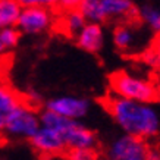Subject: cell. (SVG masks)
I'll list each match as a JSON object with an SVG mask.
<instances>
[{"mask_svg": "<svg viewBox=\"0 0 160 160\" xmlns=\"http://www.w3.org/2000/svg\"><path fill=\"white\" fill-rule=\"evenodd\" d=\"M41 126L40 113L24 98L8 116L5 125V138L29 140Z\"/></svg>", "mask_w": 160, "mask_h": 160, "instance_id": "3957f363", "label": "cell"}, {"mask_svg": "<svg viewBox=\"0 0 160 160\" xmlns=\"http://www.w3.org/2000/svg\"><path fill=\"white\" fill-rule=\"evenodd\" d=\"M22 6L18 0H0V28L16 27Z\"/></svg>", "mask_w": 160, "mask_h": 160, "instance_id": "4fadbf2b", "label": "cell"}, {"mask_svg": "<svg viewBox=\"0 0 160 160\" xmlns=\"http://www.w3.org/2000/svg\"><path fill=\"white\" fill-rule=\"evenodd\" d=\"M78 10L82 13L87 22L103 24L107 21L106 13H104L102 6V0H81Z\"/></svg>", "mask_w": 160, "mask_h": 160, "instance_id": "5bb4252c", "label": "cell"}, {"mask_svg": "<svg viewBox=\"0 0 160 160\" xmlns=\"http://www.w3.org/2000/svg\"><path fill=\"white\" fill-rule=\"evenodd\" d=\"M151 50H153L154 58H156V68L160 69V34L156 35L154 41L151 44Z\"/></svg>", "mask_w": 160, "mask_h": 160, "instance_id": "603a6c76", "label": "cell"}, {"mask_svg": "<svg viewBox=\"0 0 160 160\" xmlns=\"http://www.w3.org/2000/svg\"><path fill=\"white\" fill-rule=\"evenodd\" d=\"M65 144L68 150H78V148H96L97 147V135L96 132L88 129L78 121L73 126H71L66 132H63Z\"/></svg>", "mask_w": 160, "mask_h": 160, "instance_id": "ba28073f", "label": "cell"}, {"mask_svg": "<svg viewBox=\"0 0 160 160\" xmlns=\"http://www.w3.org/2000/svg\"><path fill=\"white\" fill-rule=\"evenodd\" d=\"M102 6L107 19H140L132 0H102Z\"/></svg>", "mask_w": 160, "mask_h": 160, "instance_id": "8fae6325", "label": "cell"}, {"mask_svg": "<svg viewBox=\"0 0 160 160\" xmlns=\"http://www.w3.org/2000/svg\"><path fill=\"white\" fill-rule=\"evenodd\" d=\"M22 8H28V6H41V8H54L58 0H18Z\"/></svg>", "mask_w": 160, "mask_h": 160, "instance_id": "ffe728a7", "label": "cell"}, {"mask_svg": "<svg viewBox=\"0 0 160 160\" xmlns=\"http://www.w3.org/2000/svg\"><path fill=\"white\" fill-rule=\"evenodd\" d=\"M104 106L123 134L140 138H153L160 131V116L151 103L135 102L112 94Z\"/></svg>", "mask_w": 160, "mask_h": 160, "instance_id": "6da1fadb", "label": "cell"}, {"mask_svg": "<svg viewBox=\"0 0 160 160\" xmlns=\"http://www.w3.org/2000/svg\"><path fill=\"white\" fill-rule=\"evenodd\" d=\"M146 160H160V148L148 146V150H147V154H146Z\"/></svg>", "mask_w": 160, "mask_h": 160, "instance_id": "cb8c5ba5", "label": "cell"}, {"mask_svg": "<svg viewBox=\"0 0 160 160\" xmlns=\"http://www.w3.org/2000/svg\"><path fill=\"white\" fill-rule=\"evenodd\" d=\"M138 15H140V19L151 31H154L156 34H160V10L157 8L151 5H144L141 9H138Z\"/></svg>", "mask_w": 160, "mask_h": 160, "instance_id": "ac0fdd59", "label": "cell"}, {"mask_svg": "<svg viewBox=\"0 0 160 160\" xmlns=\"http://www.w3.org/2000/svg\"><path fill=\"white\" fill-rule=\"evenodd\" d=\"M77 46L88 53H98L104 46V32L102 24L87 22L75 35Z\"/></svg>", "mask_w": 160, "mask_h": 160, "instance_id": "9c48e42d", "label": "cell"}, {"mask_svg": "<svg viewBox=\"0 0 160 160\" xmlns=\"http://www.w3.org/2000/svg\"><path fill=\"white\" fill-rule=\"evenodd\" d=\"M79 3L81 0H58L56 2V6H58L60 10L63 12H68V10H73L79 8Z\"/></svg>", "mask_w": 160, "mask_h": 160, "instance_id": "44dd1931", "label": "cell"}, {"mask_svg": "<svg viewBox=\"0 0 160 160\" xmlns=\"http://www.w3.org/2000/svg\"><path fill=\"white\" fill-rule=\"evenodd\" d=\"M40 122L43 126H47V128H53L59 132H66L78 122V119H71V118L62 116L59 113H54V112L49 110V109H44L41 113H40Z\"/></svg>", "mask_w": 160, "mask_h": 160, "instance_id": "7c38bea8", "label": "cell"}, {"mask_svg": "<svg viewBox=\"0 0 160 160\" xmlns=\"http://www.w3.org/2000/svg\"><path fill=\"white\" fill-rule=\"evenodd\" d=\"M91 103L84 97H75V96H60V97L50 98L44 103V109L59 113L62 116L71 118V119H82L90 112Z\"/></svg>", "mask_w": 160, "mask_h": 160, "instance_id": "52a82bcc", "label": "cell"}, {"mask_svg": "<svg viewBox=\"0 0 160 160\" xmlns=\"http://www.w3.org/2000/svg\"><path fill=\"white\" fill-rule=\"evenodd\" d=\"M21 102H24V97L6 82L0 81V141L5 140V125L8 116Z\"/></svg>", "mask_w": 160, "mask_h": 160, "instance_id": "30bf717a", "label": "cell"}, {"mask_svg": "<svg viewBox=\"0 0 160 160\" xmlns=\"http://www.w3.org/2000/svg\"><path fill=\"white\" fill-rule=\"evenodd\" d=\"M148 144L144 138L122 134L112 141L106 151V160H146Z\"/></svg>", "mask_w": 160, "mask_h": 160, "instance_id": "277c9868", "label": "cell"}, {"mask_svg": "<svg viewBox=\"0 0 160 160\" xmlns=\"http://www.w3.org/2000/svg\"><path fill=\"white\" fill-rule=\"evenodd\" d=\"M109 85L112 94L122 98L144 103H153L160 98L159 90L153 82L125 71L112 73L109 77Z\"/></svg>", "mask_w": 160, "mask_h": 160, "instance_id": "7a4b0ae2", "label": "cell"}, {"mask_svg": "<svg viewBox=\"0 0 160 160\" xmlns=\"http://www.w3.org/2000/svg\"><path fill=\"white\" fill-rule=\"evenodd\" d=\"M53 18L49 8L28 6L22 8L16 22V28L22 34H41L52 27Z\"/></svg>", "mask_w": 160, "mask_h": 160, "instance_id": "5b68a950", "label": "cell"}, {"mask_svg": "<svg viewBox=\"0 0 160 160\" xmlns=\"http://www.w3.org/2000/svg\"><path fill=\"white\" fill-rule=\"evenodd\" d=\"M28 141L37 153H40V154H43V156H47V157L65 154L68 151L62 132L56 131L53 128L43 126V125L40 126L38 129H37V132Z\"/></svg>", "mask_w": 160, "mask_h": 160, "instance_id": "8992f818", "label": "cell"}, {"mask_svg": "<svg viewBox=\"0 0 160 160\" xmlns=\"http://www.w3.org/2000/svg\"><path fill=\"white\" fill-rule=\"evenodd\" d=\"M85 24H87V21L78 9L68 10L63 18V28L68 35H77Z\"/></svg>", "mask_w": 160, "mask_h": 160, "instance_id": "e0dca14e", "label": "cell"}, {"mask_svg": "<svg viewBox=\"0 0 160 160\" xmlns=\"http://www.w3.org/2000/svg\"><path fill=\"white\" fill-rule=\"evenodd\" d=\"M21 32L16 27L0 28V54H5L15 49L21 40Z\"/></svg>", "mask_w": 160, "mask_h": 160, "instance_id": "2e32d148", "label": "cell"}, {"mask_svg": "<svg viewBox=\"0 0 160 160\" xmlns=\"http://www.w3.org/2000/svg\"><path fill=\"white\" fill-rule=\"evenodd\" d=\"M135 41V34L129 25H118L113 29V44L116 46V49L126 52L134 46Z\"/></svg>", "mask_w": 160, "mask_h": 160, "instance_id": "9a60e30c", "label": "cell"}, {"mask_svg": "<svg viewBox=\"0 0 160 160\" xmlns=\"http://www.w3.org/2000/svg\"><path fill=\"white\" fill-rule=\"evenodd\" d=\"M141 60L146 63L147 66H150V68H156V58H154V53H153L151 47L142 52V54H141Z\"/></svg>", "mask_w": 160, "mask_h": 160, "instance_id": "7402d4cb", "label": "cell"}, {"mask_svg": "<svg viewBox=\"0 0 160 160\" xmlns=\"http://www.w3.org/2000/svg\"><path fill=\"white\" fill-rule=\"evenodd\" d=\"M69 160H98V154L96 148H78V150H68Z\"/></svg>", "mask_w": 160, "mask_h": 160, "instance_id": "d6986e66", "label": "cell"}]
</instances>
